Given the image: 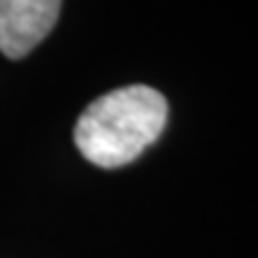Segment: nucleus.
Returning <instances> with one entry per match:
<instances>
[{"label": "nucleus", "mask_w": 258, "mask_h": 258, "mask_svg": "<svg viewBox=\"0 0 258 258\" xmlns=\"http://www.w3.org/2000/svg\"><path fill=\"white\" fill-rule=\"evenodd\" d=\"M165 124V96L146 84H129L84 108L74 124V144L91 165L115 170L156 144Z\"/></svg>", "instance_id": "f257e3e1"}, {"label": "nucleus", "mask_w": 258, "mask_h": 258, "mask_svg": "<svg viewBox=\"0 0 258 258\" xmlns=\"http://www.w3.org/2000/svg\"><path fill=\"white\" fill-rule=\"evenodd\" d=\"M62 0H0V53L10 60L29 55L53 31Z\"/></svg>", "instance_id": "f03ea898"}]
</instances>
